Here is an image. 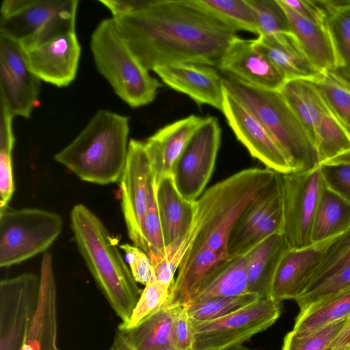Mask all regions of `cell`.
Returning a JSON list of instances; mask_svg holds the SVG:
<instances>
[{
	"mask_svg": "<svg viewBox=\"0 0 350 350\" xmlns=\"http://www.w3.org/2000/svg\"><path fill=\"white\" fill-rule=\"evenodd\" d=\"M156 200L165 247L191 245L196 201L183 198L171 176L163 178L155 188Z\"/></svg>",
	"mask_w": 350,
	"mask_h": 350,
	"instance_id": "cell-21",
	"label": "cell"
},
{
	"mask_svg": "<svg viewBox=\"0 0 350 350\" xmlns=\"http://www.w3.org/2000/svg\"><path fill=\"white\" fill-rule=\"evenodd\" d=\"M325 26L336 59L332 72L350 84V0L326 17Z\"/></svg>",
	"mask_w": 350,
	"mask_h": 350,
	"instance_id": "cell-34",
	"label": "cell"
},
{
	"mask_svg": "<svg viewBox=\"0 0 350 350\" xmlns=\"http://www.w3.org/2000/svg\"><path fill=\"white\" fill-rule=\"evenodd\" d=\"M224 90L221 112L237 139L267 167L282 174L293 172L285 154L265 126Z\"/></svg>",
	"mask_w": 350,
	"mask_h": 350,
	"instance_id": "cell-16",
	"label": "cell"
},
{
	"mask_svg": "<svg viewBox=\"0 0 350 350\" xmlns=\"http://www.w3.org/2000/svg\"><path fill=\"white\" fill-rule=\"evenodd\" d=\"M349 321L348 317L305 334L291 330L285 335L281 350H325Z\"/></svg>",
	"mask_w": 350,
	"mask_h": 350,
	"instance_id": "cell-41",
	"label": "cell"
},
{
	"mask_svg": "<svg viewBox=\"0 0 350 350\" xmlns=\"http://www.w3.org/2000/svg\"><path fill=\"white\" fill-rule=\"evenodd\" d=\"M259 299L256 294L248 292L238 295L215 297L203 303L190 305L186 308L191 321H208L230 314Z\"/></svg>",
	"mask_w": 350,
	"mask_h": 350,
	"instance_id": "cell-37",
	"label": "cell"
},
{
	"mask_svg": "<svg viewBox=\"0 0 350 350\" xmlns=\"http://www.w3.org/2000/svg\"><path fill=\"white\" fill-rule=\"evenodd\" d=\"M289 249L282 233L273 234L252 247L247 256V291L269 299L272 281L284 254Z\"/></svg>",
	"mask_w": 350,
	"mask_h": 350,
	"instance_id": "cell-25",
	"label": "cell"
},
{
	"mask_svg": "<svg viewBox=\"0 0 350 350\" xmlns=\"http://www.w3.org/2000/svg\"><path fill=\"white\" fill-rule=\"evenodd\" d=\"M346 350H350V348L347 349Z\"/></svg>",
	"mask_w": 350,
	"mask_h": 350,
	"instance_id": "cell-51",
	"label": "cell"
},
{
	"mask_svg": "<svg viewBox=\"0 0 350 350\" xmlns=\"http://www.w3.org/2000/svg\"><path fill=\"white\" fill-rule=\"evenodd\" d=\"M314 145L320 165L350 163V132L331 110L319 126Z\"/></svg>",
	"mask_w": 350,
	"mask_h": 350,
	"instance_id": "cell-31",
	"label": "cell"
},
{
	"mask_svg": "<svg viewBox=\"0 0 350 350\" xmlns=\"http://www.w3.org/2000/svg\"><path fill=\"white\" fill-rule=\"evenodd\" d=\"M78 4V0H4L0 8V34L25 49L76 31Z\"/></svg>",
	"mask_w": 350,
	"mask_h": 350,
	"instance_id": "cell-7",
	"label": "cell"
},
{
	"mask_svg": "<svg viewBox=\"0 0 350 350\" xmlns=\"http://www.w3.org/2000/svg\"><path fill=\"white\" fill-rule=\"evenodd\" d=\"M90 49L98 72L131 107L152 103L161 86L132 53L113 18L101 21L92 33Z\"/></svg>",
	"mask_w": 350,
	"mask_h": 350,
	"instance_id": "cell-6",
	"label": "cell"
},
{
	"mask_svg": "<svg viewBox=\"0 0 350 350\" xmlns=\"http://www.w3.org/2000/svg\"><path fill=\"white\" fill-rule=\"evenodd\" d=\"M349 265H350V250L329 269L312 278L308 285L318 282L327 278L340 268Z\"/></svg>",
	"mask_w": 350,
	"mask_h": 350,
	"instance_id": "cell-48",
	"label": "cell"
},
{
	"mask_svg": "<svg viewBox=\"0 0 350 350\" xmlns=\"http://www.w3.org/2000/svg\"><path fill=\"white\" fill-rule=\"evenodd\" d=\"M40 282L38 306L22 350H59L57 343L56 286L52 256L48 252L42 257Z\"/></svg>",
	"mask_w": 350,
	"mask_h": 350,
	"instance_id": "cell-23",
	"label": "cell"
},
{
	"mask_svg": "<svg viewBox=\"0 0 350 350\" xmlns=\"http://www.w3.org/2000/svg\"><path fill=\"white\" fill-rule=\"evenodd\" d=\"M174 307L165 304L137 326L119 329L136 350H176L172 338Z\"/></svg>",
	"mask_w": 350,
	"mask_h": 350,
	"instance_id": "cell-29",
	"label": "cell"
},
{
	"mask_svg": "<svg viewBox=\"0 0 350 350\" xmlns=\"http://www.w3.org/2000/svg\"><path fill=\"white\" fill-rule=\"evenodd\" d=\"M223 85L270 133L293 172H307L320 165L314 143L279 90L256 88L229 75L223 77Z\"/></svg>",
	"mask_w": 350,
	"mask_h": 350,
	"instance_id": "cell-5",
	"label": "cell"
},
{
	"mask_svg": "<svg viewBox=\"0 0 350 350\" xmlns=\"http://www.w3.org/2000/svg\"><path fill=\"white\" fill-rule=\"evenodd\" d=\"M41 81L30 69L21 45L0 34V99L14 117L31 116Z\"/></svg>",
	"mask_w": 350,
	"mask_h": 350,
	"instance_id": "cell-14",
	"label": "cell"
},
{
	"mask_svg": "<svg viewBox=\"0 0 350 350\" xmlns=\"http://www.w3.org/2000/svg\"><path fill=\"white\" fill-rule=\"evenodd\" d=\"M281 303L258 301L223 317L202 322L191 321L192 350H224L241 345L271 327L281 314Z\"/></svg>",
	"mask_w": 350,
	"mask_h": 350,
	"instance_id": "cell-9",
	"label": "cell"
},
{
	"mask_svg": "<svg viewBox=\"0 0 350 350\" xmlns=\"http://www.w3.org/2000/svg\"><path fill=\"white\" fill-rule=\"evenodd\" d=\"M320 167L325 187L350 203V163Z\"/></svg>",
	"mask_w": 350,
	"mask_h": 350,
	"instance_id": "cell-44",
	"label": "cell"
},
{
	"mask_svg": "<svg viewBox=\"0 0 350 350\" xmlns=\"http://www.w3.org/2000/svg\"><path fill=\"white\" fill-rule=\"evenodd\" d=\"M282 174L262 188L237 220L228 237L229 257L244 255L267 237L282 232Z\"/></svg>",
	"mask_w": 350,
	"mask_h": 350,
	"instance_id": "cell-11",
	"label": "cell"
},
{
	"mask_svg": "<svg viewBox=\"0 0 350 350\" xmlns=\"http://www.w3.org/2000/svg\"><path fill=\"white\" fill-rule=\"evenodd\" d=\"M311 81L332 112L350 132V84L330 71L320 72Z\"/></svg>",
	"mask_w": 350,
	"mask_h": 350,
	"instance_id": "cell-36",
	"label": "cell"
},
{
	"mask_svg": "<svg viewBox=\"0 0 350 350\" xmlns=\"http://www.w3.org/2000/svg\"><path fill=\"white\" fill-rule=\"evenodd\" d=\"M325 187L320 165L304 172L282 174L283 228L290 249L312 243L314 217Z\"/></svg>",
	"mask_w": 350,
	"mask_h": 350,
	"instance_id": "cell-10",
	"label": "cell"
},
{
	"mask_svg": "<svg viewBox=\"0 0 350 350\" xmlns=\"http://www.w3.org/2000/svg\"><path fill=\"white\" fill-rule=\"evenodd\" d=\"M204 119L190 115L164 126L144 142L155 184L171 176L174 164Z\"/></svg>",
	"mask_w": 350,
	"mask_h": 350,
	"instance_id": "cell-22",
	"label": "cell"
},
{
	"mask_svg": "<svg viewBox=\"0 0 350 350\" xmlns=\"http://www.w3.org/2000/svg\"><path fill=\"white\" fill-rule=\"evenodd\" d=\"M154 178L148 190L146 212L142 226L144 251L148 255L151 262L163 258L165 256L164 243L155 193Z\"/></svg>",
	"mask_w": 350,
	"mask_h": 350,
	"instance_id": "cell-39",
	"label": "cell"
},
{
	"mask_svg": "<svg viewBox=\"0 0 350 350\" xmlns=\"http://www.w3.org/2000/svg\"><path fill=\"white\" fill-rule=\"evenodd\" d=\"M24 50L30 69L41 81L64 88L75 79L81 51L76 31L58 35Z\"/></svg>",
	"mask_w": 350,
	"mask_h": 350,
	"instance_id": "cell-17",
	"label": "cell"
},
{
	"mask_svg": "<svg viewBox=\"0 0 350 350\" xmlns=\"http://www.w3.org/2000/svg\"><path fill=\"white\" fill-rule=\"evenodd\" d=\"M108 350H136L126 340L123 334L116 329L111 345Z\"/></svg>",
	"mask_w": 350,
	"mask_h": 350,
	"instance_id": "cell-49",
	"label": "cell"
},
{
	"mask_svg": "<svg viewBox=\"0 0 350 350\" xmlns=\"http://www.w3.org/2000/svg\"><path fill=\"white\" fill-rule=\"evenodd\" d=\"M282 5L291 32L301 44L304 53L320 72H332L336 64L334 46L325 25L301 17L279 0Z\"/></svg>",
	"mask_w": 350,
	"mask_h": 350,
	"instance_id": "cell-27",
	"label": "cell"
},
{
	"mask_svg": "<svg viewBox=\"0 0 350 350\" xmlns=\"http://www.w3.org/2000/svg\"><path fill=\"white\" fill-rule=\"evenodd\" d=\"M301 17L314 23L325 25V16L314 0H281Z\"/></svg>",
	"mask_w": 350,
	"mask_h": 350,
	"instance_id": "cell-46",
	"label": "cell"
},
{
	"mask_svg": "<svg viewBox=\"0 0 350 350\" xmlns=\"http://www.w3.org/2000/svg\"><path fill=\"white\" fill-rule=\"evenodd\" d=\"M154 179L144 142L131 139L120 181L121 207L129 239L144 250L142 226L146 212L148 190Z\"/></svg>",
	"mask_w": 350,
	"mask_h": 350,
	"instance_id": "cell-15",
	"label": "cell"
},
{
	"mask_svg": "<svg viewBox=\"0 0 350 350\" xmlns=\"http://www.w3.org/2000/svg\"><path fill=\"white\" fill-rule=\"evenodd\" d=\"M113 19L132 53L152 71L183 62L217 68L238 36L236 30L189 0H147L139 9Z\"/></svg>",
	"mask_w": 350,
	"mask_h": 350,
	"instance_id": "cell-1",
	"label": "cell"
},
{
	"mask_svg": "<svg viewBox=\"0 0 350 350\" xmlns=\"http://www.w3.org/2000/svg\"><path fill=\"white\" fill-rule=\"evenodd\" d=\"M279 91L314 144L319 126L330 111L321 92L306 79L286 80Z\"/></svg>",
	"mask_w": 350,
	"mask_h": 350,
	"instance_id": "cell-26",
	"label": "cell"
},
{
	"mask_svg": "<svg viewBox=\"0 0 350 350\" xmlns=\"http://www.w3.org/2000/svg\"><path fill=\"white\" fill-rule=\"evenodd\" d=\"M40 276L25 273L0 282V350H22L36 312Z\"/></svg>",
	"mask_w": 350,
	"mask_h": 350,
	"instance_id": "cell-13",
	"label": "cell"
},
{
	"mask_svg": "<svg viewBox=\"0 0 350 350\" xmlns=\"http://www.w3.org/2000/svg\"><path fill=\"white\" fill-rule=\"evenodd\" d=\"M71 229L78 250L97 286L116 315L119 325L129 320L142 291L101 220L78 204L70 213Z\"/></svg>",
	"mask_w": 350,
	"mask_h": 350,
	"instance_id": "cell-2",
	"label": "cell"
},
{
	"mask_svg": "<svg viewBox=\"0 0 350 350\" xmlns=\"http://www.w3.org/2000/svg\"><path fill=\"white\" fill-rule=\"evenodd\" d=\"M153 71L166 85L188 96L198 105H208L222 111L225 90L223 77L215 67L183 62L158 67Z\"/></svg>",
	"mask_w": 350,
	"mask_h": 350,
	"instance_id": "cell-18",
	"label": "cell"
},
{
	"mask_svg": "<svg viewBox=\"0 0 350 350\" xmlns=\"http://www.w3.org/2000/svg\"><path fill=\"white\" fill-rule=\"evenodd\" d=\"M172 338L176 350H192L193 343L192 323L185 306L174 307Z\"/></svg>",
	"mask_w": 350,
	"mask_h": 350,
	"instance_id": "cell-45",
	"label": "cell"
},
{
	"mask_svg": "<svg viewBox=\"0 0 350 350\" xmlns=\"http://www.w3.org/2000/svg\"><path fill=\"white\" fill-rule=\"evenodd\" d=\"M129 118L98 111L78 135L54 156L81 180L109 185L120 180L128 154Z\"/></svg>",
	"mask_w": 350,
	"mask_h": 350,
	"instance_id": "cell-3",
	"label": "cell"
},
{
	"mask_svg": "<svg viewBox=\"0 0 350 350\" xmlns=\"http://www.w3.org/2000/svg\"><path fill=\"white\" fill-rule=\"evenodd\" d=\"M217 68L248 85L279 90L286 79L268 57L258 51L253 40L237 36L224 53Z\"/></svg>",
	"mask_w": 350,
	"mask_h": 350,
	"instance_id": "cell-19",
	"label": "cell"
},
{
	"mask_svg": "<svg viewBox=\"0 0 350 350\" xmlns=\"http://www.w3.org/2000/svg\"><path fill=\"white\" fill-rule=\"evenodd\" d=\"M246 293H248L246 254L228 256L211 271L199 294L190 305L203 303L215 297Z\"/></svg>",
	"mask_w": 350,
	"mask_h": 350,
	"instance_id": "cell-28",
	"label": "cell"
},
{
	"mask_svg": "<svg viewBox=\"0 0 350 350\" xmlns=\"http://www.w3.org/2000/svg\"><path fill=\"white\" fill-rule=\"evenodd\" d=\"M350 227V203L325 187L314 217L312 243L336 237Z\"/></svg>",
	"mask_w": 350,
	"mask_h": 350,
	"instance_id": "cell-30",
	"label": "cell"
},
{
	"mask_svg": "<svg viewBox=\"0 0 350 350\" xmlns=\"http://www.w3.org/2000/svg\"><path fill=\"white\" fill-rule=\"evenodd\" d=\"M256 17L258 36L291 32L286 14L279 0H247Z\"/></svg>",
	"mask_w": 350,
	"mask_h": 350,
	"instance_id": "cell-42",
	"label": "cell"
},
{
	"mask_svg": "<svg viewBox=\"0 0 350 350\" xmlns=\"http://www.w3.org/2000/svg\"><path fill=\"white\" fill-rule=\"evenodd\" d=\"M254 46L272 62L286 80L314 79L320 72L310 61L292 32L260 36Z\"/></svg>",
	"mask_w": 350,
	"mask_h": 350,
	"instance_id": "cell-24",
	"label": "cell"
},
{
	"mask_svg": "<svg viewBox=\"0 0 350 350\" xmlns=\"http://www.w3.org/2000/svg\"><path fill=\"white\" fill-rule=\"evenodd\" d=\"M336 237L302 248H289L276 269L269 299L280 303L287 299L295 301L304 291Z\"/></svg>",
	"mask_w": 350,
	"mask_h": 350,
	"instance_id": "cell-20",
	"label": "cell"
},
{
	"mask_svg": "<svg viewBox=\"0 0 350 350\" xmlns=\"http://www.w3.org/2000/svg\"><path fill=\"white\" fill-rule=\"evenodd\" d=\"M224 350H254V349L247 348L243 345H238V346H234V347H230V348H228V349H226Z\"/></svg>",
	"mask_w": 350,
	"mask_h": 350,
	"instance_id": "cell-50",
	"label": "cell"
},
{
	"mask_svg": "<svg viewBox=\"0 0 350 350\" xmlns=\"http://www.w3.org/2000/svg\"><path fill=\"white\" fill-rule=\"evenodd\" d=\"M62 227L59 214L41 208L0 213V267L8 268L44 252Z\"/></svg>",
	"mask_w": 350,
	"mask_h": 350,
	"instance_id": "cell-8",
	"label": "cell"
},
{
	"mask_svg": "<svg viewBox=\"0 0 350 350\" xmlns=\"http://www.w3.org/2000/svg\"><path fill=\"white\" fill-rule=\"evenodd\" d=\"M190 3L237 31L258 36L254 12L247 0H189Z\"/></svg>",
	"mask_w": 350,
	"mask_h": 350,
	"instance_id": "cell-33",
	"label": "cell"
},
{
	"mask_svg": "<svg viewBox=\"0 0 350 350\" xmlns=\"http://www.w3.org/2000/svg\"><path fill=\"white\" fill-rule=\"evenodd\" d=\"M172 286L151 279L142 292L129 321L118 329L127 330L133 328L161 308L167 302Z\"/></svg>",
	"mask_w": 350,
	"mask_h": 350,
	"instance_id": "cell-40",
	"label": "cell"
},
{
	"mask_svg": "<svg viewBox=\"0 0 350 350\" xmlns=\"http://www.w3.org/2000/svg\"><path fill=\"white\" fill-rule=\"evenodd\" d=\"M350 317V288L299 312L293 331L305 334Z\"/></svg>",
	"mask_w": 350,
	"mask_h": 350,
	"instance_id": "cell-32",
	"label": "cell"
},
{
	"mask_svg": "<svg viewBox=\"0 0 350 350\" xmlns=\"http://www.w3.org/2000/svg\"><path fill=\"white\" fill-rule=\"evenodd\" d=\"M14 116L0 99V212L7 209L14 191L12 154L15 142Z\"/></svg>",
	"mask_w": 350,
	"mask_h": 350,
	"instance_id": "cell-35",
	"label": "cell"
},
{
	"mask_svg": "<svg viewBox=\"0 0 350 350\" xmlns=\"http://www.w3.org/2000/svg\"><path fill=\"white\" fill-rule=\"evenodd\" d=\"M217 118H204L174 164L171 176L185 199L196 201L208 183L221 144Z\"/></svg>",
	"mask_w": 350,
	"mask_h": 350,
	"instance_id": "cell-12",
	"label": "cell"
},
{
	"mask_svg": "<svg viewBox=\"0 0 350 350\" xmlns=\"http://www.w3.org/2000/svg\"><path fill=\"white\" fill-rule=\"evenodd\" d=\"M120 248L124 252L132 275L137 283L146 285L152 277V267L150 257L141 248L124 243Z\"/></svg>",
	"mask_w": 350,
	"mask_h": 350,
	"instance_id": "cell-43",
	"label": "cell"
},
{
	"mask_svg": "<svg viewBox=\"0 0 350 350\" xmlns=\"http://www.w3.org/2000/svg\"><path fill=\"white\" fill-rule=\"evenodd\" d=\"M275 172L268 167L243 170L206 190L196 200L194 237L184 256L208 249L228 257L227 242L234 225Z\"/></svg>",
	"mask_w": 350,
	"mask_h": 350,
	"instance_id": "cell-4",
	"label": "cell"
},
{
	"mask_svg": "<svg viewBox=\"0 0 350 350\" xmlns=\"http://www.w3.org/2000/svg\"><path fill=\"white\" fill-rule=\"evenodd\" d=\"M349 288L350 265L318 282L308 285L295 301L299 306V312H303Z\"/></svg>",
	"mask_w": 350,
	"mask_h": 350,
	"instance_id": "cell-38",
	"label": "cell"
},
{
	"mask_svg": "<svg viewBox=\"0 0 350 350\" xmlns=\"http://www.w3.org/2000/svg\"><path fill=\"white\" fill-rule=\"evenodd\" d=\"M350 348V321L325 350H346Z\"/></svg>",
	"mask_w": 350,
	"mask_h": 350,
	"instance_id": "cell-47",
	"label": "cell"
}]
</instances>
